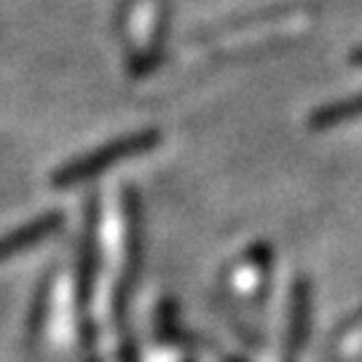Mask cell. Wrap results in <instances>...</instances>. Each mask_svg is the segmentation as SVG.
<instances>
[{
    "mask_svg": "<svg viewBox=\"0 0 362 362\" xmlns=\"http://www.w3.org/2000/svg\"><path fill=\"white\" fill-rule=\"evenodd\" d=\"M360 113H362V94H357V97H351L346 103H338L333 107H327L325 113H320V116L314 118V124L317 127H327V124H336L341 118H354L360 116Z\"/></svg>",
    "mask_w": 362,
    "mask_h": 362,
    "instance_id": "3",
    "label": "cell"
},
{
    "mask_svg": "<svg viewBox=\"0 0 362 362\" xmlns=\"http://www.w3.org/2000/svg\"><path fill=\"white\" fill-rule=\"evenodd\" d=\"M57 223H59V218H57V215H49V218L33 220V223L25 226L22 231H11L8 236H3V239H0V260L11 258L13 252H19V250H25L27 245H33V242L43 239Z\"/></svg>",
    "mask_w": 362,
    "mask_h": 362,
    "instance_id": "2",
    "label": "cell"
},
{
    "mask_svg": "<svg viewBox=\"0 0 362 362\" xmlns=\"http://www.w3.org/2000/svg\"><path fill=\"white\" fill-rule=\"evenodd\" d=\"M156 143H158L156 132H140V134H132V137H121L116 143L100 148L97 153L83 156V158H78L73 164H67L65 169H59L54 182L57 185H73V182H81L86 180V177H94V175H100L110 164H118L124 158H132V156H140L145 151H151Z\"/></svg>",
    "mask_w": 362,
    "mask_h": 362,
    "instance_id": "1",
    "label": "cell"
}]
</instances>
